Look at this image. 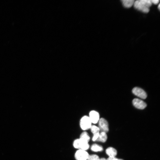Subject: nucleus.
I'll use <instances>...</instances> for the list:
<instances>
[{
	"label": "nucleus",
	"instance_id": "obj_1",
	"mask_svg": "<svg viewBox=\"0 0 160 160\" xmlns=\"http://www.w3.org/2000/svg\"><path fill=\"white\" fill-rule=\"evenodd\" d=\"M151 0H137L135 1L133 5L136 9L144 13H148L152 5Z\"/></svg>",
	"mask_w": 160,
	"mask_h": 160
},
{
	"label": "nucleus",
	"instance_id": "obj_2",
	"mask_svg": "<svg viewBox=\"0 0 160 160\" xmlns=\"http://www.w3.org/2000/svg\"><path fill=\"white\" fill-rule=\"evenodd\" d=\"M73 146L75 149L87 151L89 148V142L80 138L75 139L73 143Z\"/></svg>",
	"mask_w": 160,
	"mask_h": 160
},
{
	"label": "nucleus",
	"instance_id": "obj_3",
	"mask_svg": "<svg viewBox=\"0 0 160 160\" xmlns=\"http://www.w3.org/2000/svg\"><path fill=\"white\" fill-rule=\"evenodd\" d=\"M92 125V123L88 116L84 115L81 118L79 121L80 128L83 131H86L90 129Z\"/></svg>",
	"mask_w": 160,
	"mask_h": 160
},
{
	"label": "nucleus",
	"instance_id": "obj_4",
	"mask_svg": "<svg viewBox=\"0 0 160 160\" xmlns=\"http://www.w3.org/2000/svg\"><path fill=\"white\" fill-rule=\"evenodd\" d=\"M89 154L86 151L77 149L74 153L76 160H87Z\"/></svg>",
	"mask_w": 160,
	"mask_h": 160
},
{
	"label": "nucleus",
	"instance_id": "obj_5",
	"mask_svg": "<svg viewBox=\"0 0 160 160\" xmlns=\"http://www.w3.org/2000/svg\"><path fill=\"white\" fill-rule=\"evenodd\" d=\"M99 128L102 132L106 133L109 131L108 124V121L103 118L100 119L98 121Z\"/></svg>",
	"mask_w": 160,
	"mask_h": 160
},
{
	"label": "nucleus",
	"instance_id": "obj_6",
	"mask_svg": "<svg viewBox=\"0 0 160 160\" xmlns=\"http://www.w3.org/2000/svg\"><path fill=\"white\" fill-rule=\"evenodd\" d=\"M88 116L92 124L97 123L100 119L99 113L94 110L91 111L89 112Z\"/></svg>",
	"mask_w": 160,
	"mask_h": 160
},
{
	"label": "nucleus",
	"instance_id": "obj_7",
	"mask_svg": "<svg viewBox=\"0 0 160 160\" xmlns=\"http://www.w3.org/2000/svg\"><path fill=\"white\" fill-rule=\"evenodd\" d=\"M132 92L135 95L142 99H145L147 96L145 92L139 87H135L133 88L132 90Z\"/></svg>",
	"mask_w": 160,
	"mask_h": 160
},
{
	"label": "nucleus",
	"instance_id": "obj_8",
	"mask_svg": "<svg viewBox=\"0 0 160 160\" xmlns=\"http://www.w3.org/2000/svg\"><path fill=\"white\" fill-rule=\"evenodd\" d=\"M132 103L135 107L140 109H144L147 106L144 102L138 98L134 99L132 100Z\"/></svg>",
	"mask_w": 160,
	"mask_h": 160
},
{
	"label": "nucleus",
	"instance_id": "obj_9",
	"mask_svg": "<svg viewBox=\"0 0 160 160\" xmlns=\"http://www.w3.org/2000/svg\"><path fill=\"white\" fill-rule=\"evenodd\" d=\"M106 153L110 157H115L117 154V151L114 148L109 147L106 149Z\"/></svg>",
	"mask_w": 160,
	"mask_h": 160
},
{
	"label": "nucleus",
	"instance_id": "obj_10",
	"mask_svg": "<svg viewBox=\"0 0 160 160\" xmlns=\"http://www.w3.org/2000/svg\"><path fill=\"white\" fill-rule=\"evenodd\" d=\"M134 0H121L122 4L125 8H129L133 5Z\"/></svg>",
	"mask_w": 160,
	"mask_h": 160
},
{
	"label": "nucleus",
	"instance_id": "obj_11",
	"mask_svg": "<svg viewBox=\"0 0 160 160\" xmlns=\"http://www.w3.org/2000/svg\"><path fill=\"white\" fill-rule=\"evenodd\" d=\"M107 138V136L106 133L101 132L99 133L98 137L96 141L104 143L106 141Z\"/></svg>",
	"mask_w": 160,
	"mask_h": 160
},
{
	"label": "nucleus",
	"instance_id": "obj_12",
	"mask_svg": "<svg viewBox=\"0 0 160 160\" xmlns=\"http://www.w3.org/2000/svg\"><path fill=\"white\" fill-rule=\"evenodd\" d=\"M79 138L89 142L90 137L89 134L86 131H83L80 135Z\"/></svg>",
	"mask_w": 160,
	"mask_h": 160
},
{
	"label": "nucleus",
	"instance_id": "obj_13",
	"mask_svg": "<svg viewBox=\"0 0 160 160\" xmlns=\"http://www.w3.org/2000/svg\"><path fill=\"white\" fill-rule=\"evenodd\" d=\"M90 148L92 151L95 152L101 151L103 150V148L101 146L95 143L92 144Z\"/></svg>",
	"mask_w": 160,
	"mask_h": 160
},
{
	"label": "nucleus",
	"instance_id": "obj_14",
	"mask_svg": "<svg viewBox=\"0 0 160 160\" xmlns=\"http://www.w3.org/2000/svg\"><path fill=\"white\" fill-rule=\"evenodd\" d=\"M90 129L93 135L99 133L100 129L98 127L95 125H92Z\"/></svg>",
	"mask_w": 160,
	"mask_h": 160
},
{
	"label": "nucleus",
	"instance_id": "obj_15",
	"mask_svg": "<svg viewBox=\"0 0 160 160\" xmlns=\"http://www.w3.org/2000/svg\"><path fill=\"white\" fill-rule=\"evenodd\" d=\"M99 156L96 154L89 155L87 160H100Z\"/></svg>",
	"mask_w": 160,
	"mask_h": 160
},
{
	"label": "nucleus",
	"instance_id": "obj_16",
	"mask_svg": "<svg viewBox=\"0 0 160 160\" xmlns=\"http://www.w3.org/2000/svg\"><path fill=\"white\" fill-rule=\"evenodd\" d=\"M99 133H100L93 135V136L92 138V140L93 141H95L97 140L98 137Z\"/></svg>",
	"mask_w": 160,
	"mask_h": 160
},
{
	"label": "nucleus",
	"instance_id": "obj_17",
	"mask_svg": "<svg viewBox=\"0 0 160 160\" xmlns=\"http://www.w3.org/2000/svg\"><path fill=\"white\" fill-rule=\"evenodd\" d=\"M151 1L152 4H153L155 5L158 4L159 2V0H151Z\"/></svg>",
	"mask_w": 160,
	"mask_h": 160
},
{
	"label": "nucleus",
	"instance_id": "obj_18",
	"mask_svg": "<svg viewBox=\"0 0 160 160\" xmlns=\"http://www.w3.org/2000/svg\"><path fill=\"white\" fill-rule=\"evenodd\" d=\"M118 159L116 158L115 157H109L106 160H118Z\"/></svg>",
	"mask_w": 160,
	"mask_h": 160
},
{
	"label": "nucleus",
	"instance_id": "obj_19",
	"mask_svg": "<svg viewBox=\"0 0 160 160\" xmlns=\"http://www.w3.org/2000/svg\"><path fill=\"white\" fill-rule=\"evenodd\" d=\"M160 4H159V6H158V8L159 10H160Z\"/></svg>",
	"mask_w": 160,
	"mask_h": 160
},
{
	"label": "nucleus",
	"instance_id": "obj_20",
	"mask_svg": "<svg viewBox=\"0 0 160 160\" xmlns=\"http://www.w3.org/2000/svg\"><path fill=\"white\" fill-rule=\"evenodd\" d=\"M118 160H123L122 159H119Z\"/></svg>",
	"mask_w": 160,
	"mask_h": 160
}]
</instances>
